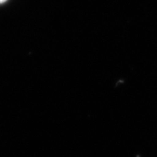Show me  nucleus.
<instances>
[{
  "instance_id": "nucleus-1",
  "label": "nucleus",
  "mask_w": 157,
  "mask_h": 157,
  "mask_svg": "<svg viewBox=\"0 0 157 157\" xmlns=\"http://www.w3.org/2000/svg\"><path fill=\"white\" fill-rule=\"evenodd\" d=\"M6 1H7V0H0V4H3V3H5Z\"/></svg>"
}]
</instances>
